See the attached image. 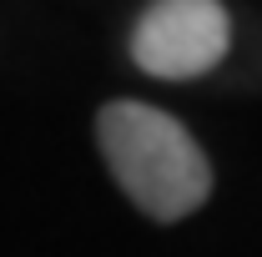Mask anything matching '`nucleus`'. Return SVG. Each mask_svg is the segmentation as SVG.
<instances>
[{"label": "nucleus", "instance_id": "nucleus-2", "mask_svg": "<svg viewBox=\"0 0 262 257\" xmlns=\"http://www.w3.org/2000/svg\"><path fill=\"white\" fill-rule=\"evenodd\" d=\"M126 51L157 81L212 76L232 51V15L222 0H151L131 26Z\"/></svg>", "mask_w": 262, "mask_h": 257}, {"label": "nucleus", "instance_id": "nucleus-1", "mask_svg": "<svg viewBox=\"0 0 262 257\" xmlns=\"http://www.w3.org/2000/svg\"><path fill=\"white\" fill-rule=\"evenodd\" d=\"M96 146L116 187L151 222H182L212 197V161L171 111L146 101H106L96 111Z\"/></svg>", "mask_w": 262, "mask_h": 257}]
</instances>
